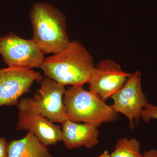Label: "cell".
Returning a JSON list of instances; mask_svg holds the SVG:
<instances>
[{
    "instance_id": "1",
    "label": "cell",
    "mask_w": 157,
    "mask_h": 157,
    "mask_svg": "<svg viewBox=\"0 0 157 157\" xmlns=\"http://www.w3.org/2000/svg\"><path fill=\"white\" fill-rule=\"evenodd\" d=\"M94 67L90 52L74 40L59 53L45 58L40 68L45 77L64 86H83L88 83Z\"/></svg>"
},
{
    "instance_id": "2",
    "label": "cell",
    "mask_w": 157,
    "mask_h": 157,
    "mask_svg": "<svg viewBox=\"0 0 157 157\" xmlns=\"http://www.w3.org/2000/svg\"><path fill=\"white\" fill-rule=\"evenodd\" d=\"M33 37L45 54L59 53L70 43L67 20L58 9L45 2L35 3L29 12Z\"/></svg>"
},
{
    "instance_id": "3",
    "label": "cell",
    "mask_w": 157,
    "mask_h": 157,
    "mask_svg": "<svg viewBox=\"0 0 157 157\" xmlns=\"http://www.w3.org/2000/svg\"><path fill=\"white\" fill-rule=\"evenodd\" d=\"M63 102L68 119L76 122H83L98 127L106 123L115 121L118 113L112 105L95 93L86 90L83 86H74L66 90Z\"/></svg>"
},
{
    "instance_id": "4",
    "label": "cell",
    "mask_w": 157,
    "mask_h": 157,
    "mask_svg": "<svg viewBox=\"0 0 157 157\" xmlns=\"http://www.w3.org/2000/svg\"><path fill=\"white\" fill-rule=\"evenodd\" d=\"M0 54L8 67L40 68L45 58L33 39H22L11 33L0 37Z\"/></svg>"
},
{
    "instance_id": "5",
    "label": "cell",
    "mask_w": 157,
    "mask_h": 157,
    "mask_svg": "<svg viewBox=\"0 0 157 157\" xmlns=\"http://www.w3.org/2000/svg\"><path fill=\"white\" fill-rule=\"evenodd\" d=\"M113 108L117 113L123 114L129 121V126L135 128L141 119L144 109L148 104L141 86V74L136 71L128 78L120 89L111 97Z\"/></svg>"
},
{
    "instance_id": "6",
    "label": "cell",
    "mask_w": 157,
    "mask_h": 157,
    "mask_svg": "<svg viewBox=\"0 0 157 157\" xmlns=\"http://www.w3.org/2000/svg\"><path fill=\"white\" fill-rule=\"evenodd\" d=\"M17 106L19 109L17 130L32 132L46 146L62 141L61 127L54 124L38 112L32 106L29 99H21Z\"/></svg>"
},
{
    "instance_id": "7",
    "label": "cell",
    "mask_w": 157,
    "mask_h": 157,
    "mask_svg": "<svg viewBox=\"0 0 157 157\" xmlns=\"http://www.w3.org/2000/svg\"><path fill=\"white\" fill-rule=\"evenodd\" d=\"M40 82L37 94L29 99L32 106L52 123L62 124L69 120L63 102L65 86L46 77Z\"/></svg>"
},
{
    "instance_id": "8",
    "label": "cell",
    "mask_w": 157,
    "mask_h": 157,
    "mask_svg": "<svg viewBox=\"0 0 157 157\" xmlns=\"http://www.w3.org/2000/svg\"><path fill=\"white\" fill-rule=\"evenodd\" d=\"M43 78L39 72L30 69L10 67L0 70V107L17 105L23 95L28 93L35 82Z\"/></svg>"
},
{
    "instance_id": "9",
    "label": "cell",
    "mask_w": 157,
    "mask_h": 157,
    "mask_svg": "<svg viewBox=\"0 0 157 157\" xmlns=\"http://www.w3.org/2000/svg\"><path fill=\"white\" fill-rule=\"evenodd\" d=\"M131 75L113 60L105 59L95 66L88 82L89 90L106 101L122 87Z\"/></svg>"
},
{
    "instance_id": "10",
    "label": "cell",
    "mask_w": 157,
    "mask_h": 157,
    "mask_svg": "<svg viewBox=\"0 0 157 157\" xmlns=\"http://www.w3.org/2000/svg\"><path fill=\"white\" fill-rule=\"evenodd\" d=\"M62 141L69 149L85 147L91 148L99 143L98 127L67 120L62 123Z\"/></svg>"
},
{
    "instance_id": "11",
    "label": "cell",
    "mask_w": 157,
    "mask_h": 157,
    "mask_svg": "<svg viewBox=\"0 0 157 157\" xmlns=\"http://www.w3.org/2000/svg\"><path fill=\"white\" fill-rule=\"evenodd\" d=\"M47 147L29 132L23 138L11 140L8 144V157H54Z\"/></svg>"
},
{
    "instance_id": "12",
    "label": "cell",
    "mask_w": 157,
    "mask_h": 157,
    "mask_svg": "<svg viewBox=\"0 0 157 157\" xmlns=\"http://www.w3.org/2000/svg\"><path fill=\"white\" fill-rule=\"evenodd\" d=\"M140 150V143L137 139L123 137L117 140L110 155L112 157H143Z\"/></svg>"
},
{
    "instance_id": "13",
    "label": "cell",
    "mask_w": 157,
    "mask_h": 157,
    "mask_svg": "<svg viewBox=\"0 0 157 157\" xmlns=\"http://www.w3.org/2000/svg\"><path fill=\"white\" fill-rule=\"evenodd\" d=\"M141 119L146 123H148L150 120H157V105L148 103L142 111Z\"/></svg>"
},
{
    "instance_id": "14",
    "label": "cell",
    "mask_w": 157,
    "mask_h": 157,
    "mask_svg": "<svg viewBox=\"0 0 157 157\" xmlns=\"http://www.w3.org/2000/svg\"><path fill=\"white\" fill-rule=\"evenodd\" d=\"M7 140L4 137H0V157H8Z\"/></svg>"
},
{
    "instance_id": "15",
    "label": "cell",
    "mask_w": 157,
    "mask_h": 157,
    "mask_svg": "<svg viewBox=\"0 0 157 157\" xmlns=\"http://www.w3.org/2000/svg\"><path fill=\"white\" fill-rule=\"evenodd\" d=\"M143 157H157V150L152 149L145 151L143 154Z\"/></svg>"
},
{
    "instance_id": "16",
    "label": "cell",
    "mask_w": 157,
    "mask_h": 157,
    "mask_svg": "<svg viewBox=\"0 0 157 157\" xmlns=\"http://www.w3.org/2000/svg\"><path fill=\"white\" fill-rule=\"evenodd\" d=\"M112 157L111 156V155L109 154V152H108V151L105 150L104 151V152H103V153L101 155L99 156V157Z\"/></svg>"
}]
</instances>
